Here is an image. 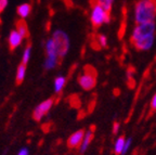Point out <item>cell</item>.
<instances>
[{"label":"cell","mask_w":156,"mask_h":155,"mask_svg":"<svg viewBox=\"0 0 156 155\" xmlns=\"http://www.w3.org/2000/svg\"><path fill=\"white\" fill-rule=\"evenodd\" d=\"M156 0H139L134 7V21L136 24L155 22Z\"/></svg>","instance_id":"cell-1"},{"label":"cell","mask_w":156,"mask_h":155,"mask_svg":"<svg viewBox=\"0 0 156 155\" xmlns=\"http://www.w3.org/2000/svg\"><path fill=\"white\" fill-rule=\"evenodd\" d=\"M90 20L93 27H99L102 24H108L111 22V15L100 5L95 3L91 11Z\"/></svg>","instance_id":"cell-2"},{"label":"cell","mask_w":156,"mask_h":155,"mask_svg":"<svg viewBox=\"0 0 156 155\" xmlns=\"http://www.w3.org/2000/svg\"><path fill=\"white\" fill-rule=\"evenodd\" d=\"M52 39L56 46L58 58H64L69 48V39H68L67 34L63 31H55Z\"/></svg>","instance_id":"cell-3"},{"label":"cell","mask_w":156,"mask_h":155,"mask_svg":"<svg viewBox=\"0 0 156 155\" xmlns=\"http://www.w3.org/2000/svg\"><path fill=\"white\" fill-rule=\"evenodd\" d=\"M78 84L83 90H92L97 85V78H95V70H89L88 66H85V74L79 76L78 78Z\"/></svg>","instance_id":"cell-4"},{"label":"cell","mask_w":156,"mask_h":155,"mask_svg":"<svg viewBox=\"0 0 156 155\" xmlns=\"http://www.w3.org/2000/svg\"><path fill=\"white\" fill-rule=\"evenodd\" d=\"M155 33V22L143 23V24H138L132 31L131 40L139 38L142 36H147V35H154Z\"/></svg>","instance_id":"cell-5"},{"label":"cell","mask_w":156,"mask_h":155,"mask_svg":"<svg viewBox=\"0 0 156 155\" xmlns=\"http://www.w3.org/2000/svg\"><path fill=\"white\" fill-rule=\"evenodd\" d=\"M154 39H155L154 35H147V36H142L136 39H133V40H131V42L136 50L147 51L153 47Z\"/></svg>","instance_id":"cell-6"},{"label":"cell","mask_w":156,"mask_h":155,"mask_svg":"<svg viewBox=\"0 0 156 155\" xmlns=\"http://www.w3.org/2000/svg\"><path fill=\"white\" fill-rule=\"evenodd\" d=\"M52 104H53V99H52V98L51 99L46 100V101H44L42 103H40V104L34 110V112H33V118H34L35 121H39L47 113H48L49 110L51 109Z\"/></svg>","instance_id":"cell-7"},{"label":"cell","mask_w":156,"mask_h":155,"mask_svg":"<svg viewBox=\"0 0 156 155\" xmlns=\"http://www.w3.org/2000/svg\"><path fill=\"white\" fill-rule=\"evenodd\" d=\"M85 130L80 129V130H77L76 132H74L73 135H71V137L68 138L67 140V146L68 148L71 149H76V148H79L81 146V143H83V140L85 138Z\"/></svg>","instance_id":"cell-8"},{"label":"cell","mask_w":156,"mask_h":155,"mask_svg":"<svg viewBox=\"0 0 156 155\" xmlns=\"http://www.w3.org/2000/svg\"><path fill=\"white\" fill-rule=\"evenodd\" d=\"M46 51H47V59L58 61V50H56V46H55V44H54L53 39H49L48 40V42H47V45H46Z\"/></svg>","instance_id":"cell-9"},{"label":"cell","mask_w":156,"mask_h":155,"mask_svg":"<svg viewBox=\"0 0 156 155\" xmlns=\"http://www.w3.org/2000/svg\"><path fill=\"white\" fill-rule=\"evenodd\" d=\"M93 131H94L93 127H91V129L86 131V135H85V138H83V143H81V146H79V153H80V154H83V153L87 151L88 146H89V144H90L91 141H92L93 137H94Z\"/></svg>","instance_id":"cell-10"},{"label":"cell","mask_w":156,"mask_h":155,"mask_svg":"<svg viewBox=\"0 0 156 155\" xmlns=\"http://www.w3.org/2000/svg\"><path fill=\"white\" fill-rule=\"evenodd\" d=\"M22 39L23 37L19 34L17 31H12V32L10 33V36H9V47H10V50L13 51L16 47H19L22 42Z\"/></svg>","instance_id":"cell-11"},{"label":"cell","mask_w":156,"mask_h":155,"mask_svg":"<svg viewBox=\"0 0 156 155\" xmlns=\"http://www.w3.org/2000/svg\"><path fill=\"white\" fill-rule=\"evenodd\" d=\"M16 31L23 38H28L29 37V31L27 24L24 20H19L16 22Z\"/></svg>","instance_id":"cell-12"},{"label":"cell","mask_w":156,"mask_h":155,"mask_svg":"<svg viewBox=\"0 0 156 155\" xmlns=\"http://www.w3.org/2000/svg\"><path fill=\"white\" fill-rule=\"evenodd\" d=\"M30 11H32V5H29V3H23V5H19L16 10L17 14L22 17V19H25L26 16H28Z\"/></svg>","instance_id":"cell-13"},{"label":"cell","mask_w":156,"mask_h":155,"mask_svg":"<svg viewBox=\"0 0 156 155\" xmlns=\"http://www.w3.org/2000/svg\"><path fill=\"white\" fill-rule=\"evenodd\" d=\"M125 142H126V139L124 136H120L119 138H117V140L114 143V153L116 155H122V150H124Z\"/></svg>","instance_id":"cell-14"},{"label":"cell","mask_w":156,"mask_h":155,"mask_svg":"<svg viewBox=\"0 0 156 155\" xmlns=\"http://www.w3.org/2000/svg\"><path fill=\"white\" fill-rule=\"evenodd\" d=\"M25 74H26V65L25 64H20L19 67H17V72H16V79H15V82L16 85H21L24 80Z\"/></svg>","instance_id":"cell-15"},{"label":"cell","mask_w":156,"mask_h":155,"mask_svg":"<svg viewBox=\"0 0 156 155\" xmlns=\"http://www.w3.org/2000/svg\"><path fill=\"white\" fill-rule=\"evenodd\" d=\"M66 79L63 77V76H58V77L55 78L54 80V91L55 93H60L63 89V87L65 86Z\"/></svg>","instance_id":"cell-16"},{"label":"cell","mask_w":156,"mask_h":155,"mask_svg":"<svg viewBox=\"0 0 156 155\" xmlns=\"http://www.w3.org/2000/svg\"><path fill=\"white\" fill-rule=\"evenodd\" d=\"M115 0H97V3L98 5H100L103 9L106 11V12L110 13L111 10H112L113 7V3H114Z\"/></svg>","instance_id":"cell-17"},{"label":"cell","mask_w":156,"mask_h":155,"mask_svg":"<svg viewBox=\"0 0 156 155\" xmlns=\"http://www.w3.org/2000/svg\"><path fill=\"white\" fill-rule=\"evenodd\" d=\"M30 49H32V44L29 42V44L27 45L26 49H25L24 54H23V59H22V63L25 64V65L27 64V62L29 61V58H30Z\"/></svg>","instance_id":"cell-18"},{"label":"cell","mask_w":156,"mask_h":155,"mask_svg":"<svg viewBox=\"0 0 156 155\" xmlns=\"http://www.w3.org/2000/svg\"><path fill=\"white\" fill-rule=\"evenodd\" d=\"M98 44L101 48H106L107 46V37L105 35H99L98 36Z\"/></svg>","instance_id":"cell-19"},{"label":"cell","mask_w":156,"mask_h":155,"mask_svg":"<svg viewBox=\"0 0 156 155\" xmlns=\"http://www.w3.org/2000/svg\"><path fill=\"white\" fill-rule=\"evenodd\" d=\"M56 64H58V61L47 59L46 62H44V68H47V70H51V68L55 67Z\"/></svg>","instance_id":"cell-20"},{"label":"cell","mask_w":156,"mask_h":155,"mask_svg":"<svg viewBox=\"0 0 156 155\" xmlns=\"http://www.w3.org/2000/svg\"><path fill=\"white\" fill-rule=\"evenodd\" d=\"M131 144H132V138H128L126 140V142H125V146H124V150H122V155H126L128 153V151L131 148Z\"/></svg>","instance_id":"cell-21"},{"label":"cell","mask_w":156,"mask_h":155,"mask_svg":"<svg viewBox=\"0 0 156 155\" xmlns=\"http://www.w3.org/2000/svg\"><path fill=\"white\" fill-rule=\"evenodd\" d=\"M119 128H120V124L118 123V121H114V123H113V126H112L113 135H117L118 131H119Z\"/></svg>","instance_id":"cell-22"},{"label":"cell","mask_w":156,"mask_h":155,"mask_svg":"<svg viewBox=\"0 0 156 155\" xmlns=\"http://www.w3.org/2000/svg\"><path fill=\"white\" fill-rule=\"evenodd\" d=\"M150 106H151V111L152 112H156V93L153 96V98H152Z\"/></svg>","instance_id":"cell-23"},{"label":"cell","mask_w":156,"mask_h":155,"mask_svg":"<svg viewBox=\"0 0 156 155\" xmlns=\"http://www.w3.org/2000/svg\"><path fill=\"white\" fill-rule=\"evenodd\" d=\"M7 5H8V0H0V13L5 10ZM0 23H1V20H0Z\"/></svg>","instance_id":"cell-24"},{"label":"cell","mask_w":156,"mask_h":155,"mask_svg":"<svg viewBox=\"0 0 156 155\" xmlns=\"http://www.w3.org/2000/svg\"><path fill=\"white\" fill-rule=\"evenodd\" d=\"M28 150H27L26 148H23L21 149V150L19 151V153H17V155H28Z\"/></svg>","instance_id":"cell-25"}]
</instances>
